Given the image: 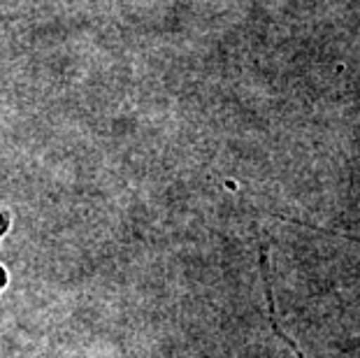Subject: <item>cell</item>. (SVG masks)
Returning a JSON list of instances; mask_svg holds the SVG:
<instances>
[{"label": "cell", "instance_id": "1", "mask_svg": "<svg viewBox=\"0 0 360 358\" xmlns=\"http://www.w3.org/2000/svg\"><path fill=\"white\" fill-rule=\"evenodd\" d=\"M342 358H360V333L351 340V345L342 352Z\"/></svg>", "mask_w": 360, "mask_h": 358}]
</instances>
